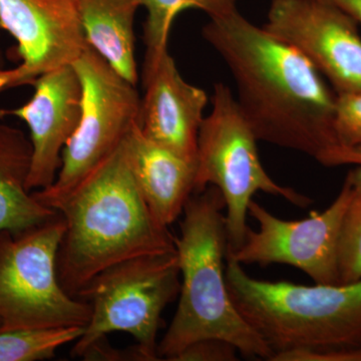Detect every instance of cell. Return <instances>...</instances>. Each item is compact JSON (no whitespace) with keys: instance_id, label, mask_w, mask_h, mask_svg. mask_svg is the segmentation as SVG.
<instances>
[{"instance_id":"8","label":"cell","mask_w":361,"mask_h":361,"mask_svg":"<svg viewBox=\"0 0 361 361\" xmlns=\"http://www.w3.org/2000/svg\"><path fill=\"white\" fill-rule=\"evenodd\" d=\"M73 66L82 82V116L61 154L54 184L33 191L35 198L56 210L116 151L139 116V92L89 44Z\"/></svg>"},{"instance_id":"18","label":"cell","mask_w":361,"mask_h":361,"mask_svg":"<svg viewBox=\"0 0 361 361\" xmlns=\"http://www.w3.org/2000/svg\"><path fill=\"white\" fill-rule=\"evenodd\" d=\"M82 327L0 331V361H37L54 357L61 346L75 342Z\"/></svg>"},{"instance_id":"6","label":"cell","mask_w":361,"mask_h":361,"mask_svg":"<svg viewBox=\"0 0 361 361\" xmlns=\"http://www.w3.org/2000/svg\"><path fill=\"white\" fill-rule=\"evenodd\" d=\"M61 214L20 232H0V331L82 327L90 304L70 295L58 274Z\"/></svg>"},{"instance_id":"22","label":"cell","mask_w":361,"mask_h":361,"mask_svg":"<svg viewBox=\"0 0 361 361\" xmlns=\"http://www.w3.org/2000/svg\"><path fill=\"white\" fill-rule=\"evenodd\" d=\"M271 361H361V346L294 348L274 353Z\"/></svg>"},{"instance_id":"3","label":"cell","mask_w":361,"mask_h":361,"mask_svg":"<svg viewBox=\"0 0 361 361\" xmlns=\"http://www.w3.org/2000/svg\"><path fill=\"white\" fill-rule=\"evenodd\" d=\"M225 201L214 186L192 195L175 237L182 278L178 310L158 343L159 360H173L190 344L206 338L230 342L246 357L270 360L274 351L233 303L226 266Z\"/></svg>"},{"instance_id":"17","label":"cell","mask_w":361,"mask_h":361,"mask_svg":"<svg viewBox=\"0 0 361 361\" xmlns=\"http://www.w3.org/2000/svg\"><path fill=\"white\" fill-rule=\"evenodd\" d=\"M146 7L144 42L147 51H161L168 49L169 37L175 18L182 11L196 8L209 18L223 16L237 8L238 0H141Z\"/></svg>"},{"instance_id":"9","label":"cell","mask_w":361,"mask_h":361,"mask_svg":"<svg viewBox=\"0 0 361 361\" xmlns=\"http://www.w3.org/2000/svg\"><path fill=\"white\" fill-rule=\"evenodd\" d=\"M349 197L346 177L326 210L297 221L280 219L252 200L248 214L259 223V230L248 228L243 245L227 256L240 264L291 265L316 284H338L339 236Z\"/></svg>"},{"instance_id":"11","label":"cell","mask_w":361,"mask_h":361,"mask_svg":"<svg viewBox=\"0 0 361 361\" xmlns=\"http://www.w3.org/2000/svg\"><path fill=\"white\" fill-rule=\"evenodd\" d=\"M0 28L18 42L20 61L0 71V92L73 65L87 45L77 0H0Z\"/></svg>"},{"instance_id":"5","label":"cell","mask_w":361,"mask_h":361,"mask_svg":"<svg viewBox=\"0 0 361 361\" xmlns=\"http://www.w3.org/2000/svg\"><path fill=\"white\" fill-rule=\"evenodd\" d=\"M257 142L230 87L214 85L212 111L199 130L194 194L214 186L222 195L227 209V253L238 250L245 241L249 205L257 192L281 197L300 208L312 203L310 197L278 184L267 174Z\"/></svg>"},{"instance_id":"7","label":"cell","mask_w":361,"mask_h":361,"mask_svg":"<svg viewBox=\"0 0 361 361\" xmlns=\"http://www.w3.org/2000/svg\"><path fill=\"white\" fill-rule=\"evenodd\" d=\"M180 289L177 251L128 259L102 271L77 297L90 304L92 314L71 355L82 357L94 342L120 331L134 337L144 361L159 360L161 313Z\"/></svg>"},{"instance_id":"10","label":"cell","mask_w":361,"mask_h":361,"mask_svg":"<svg viewBox=\"0 0 361 361\" xmlns=\"http://www.w3.org/2000/svg\"><path fill=\"white\" fill-rule=\"evenodd\" d=\"M263 26L300 51L336 94L361 92V35L341 9L322 0H272Z\"/></svg>"},{"instance_id":"24","label":"cell","mask_w":361,"mask_h":361,"mask_svg":"<svg viewBox=\"0 0 361 361\" xmlns=\"http://www.w3.org/2000/svg\"><path fill=\"white\" fill-rule=\"evenodd\" d=\"M336 6L361 26V0H322Z\"/></svg>"},{"instance_id":"15","label":"cell","mask_w":361,"mask_h":361,"mask_svg":"<svg viewBox=\"0 0 361 361\" xmlns=\"http://www.w3.org/2000/svg\"><path fill=\"white\" fill-rule=\"evenodd\" d=\"M32 148L18 128L0 123V232H20L51 218L56 210L27 189Z\"/></svg>"},{"instance_id":"21","label":"cell","mask_w":361,"mask_h":361,"mask_svg":"<svg viewBox=\"0 0 361 361\" xmlns=\"http://www.w3.org/2000/svg\"><path fill=\"white\" fill-rule=\"evenodd\" d=\"M238 349L230 342L217 338L201 339L190 344L172 361L237 360Z\"/></svg>"},{"instance_id":"19","label":"cell","mask_w":361,"mask_h":361,"mask_svg":"<svg viewBox=\"0 0 361 361\" xmlns=\"http://www.w3.org/2000/svg\"><path fill=\"white\" fill-rule=\"evenodd\" d=\"M350 197L338 243V284L361 279V166L348 173Z\"/></svg>"},{"instance_id":"25","label":"cell","mask_w":361,"mask_h":361,"mask_svg":"<svg viewBox=\"0 0 361 361\" xmlns=\"http://www.w3.org/2000/svg\"><path fill=\"white\" fill-rule=\"evenodd\" d=\"M6 56H4V49H2L1 44H0V71L6 70Z\"/></svg>"},{"instance_id":"2","label":"cell","mask_w":361,"mask_h":361,"mask_svg":"<svg viewBox=\"0 0 361 361\" xmlns=\"http://www.w3.org/2000/svg\"><path fill=\"white\" fill-rule=\"evenodd\" d=\"M123 142L56 208L66 223L59 279L75 298L116 263L176 252L174 235L156 219L137 189Z\"/></svg>"},{"instance_id":"4","label":"cell","mask_w":361,"mask_h":361,"mask_svg":"<svg viewBox=\"0 0 361 361\" xmlns=\"http://www.w3.org/2000/svg\"><path fill=\"white\" fill-rule=\"evenodd\" d=\"M225 275L237 310L274 353L361 346V279L313 286L263 281L228 256Z\"/></svg>"},{"instance_id":"12","label":"cell","mask_w":361,"mask_h":361,"mask_svg":"<svg viewBox=\"0 0 361 361\" xmlns=\"http://www.w3.org/2000/svg\"><path fill=\"white\" fill-rule=\"evenodd\" d=\"M32 85V99L18 109H0V120L16 116L30 129L32 155L27 189L33 192L51 187L56 179L61 154L82 116V89L73 65L49 71Z\"/></svg>"},{"instance_id":"20","label":"cell","mask_w":361,"mask_h":361,"mask_svg":"<svg viewBox=\"0 0 361 361\" xmlns=\"http://www.w3.org/2000/svg\"><path fill=\"white\" fill-rule=\"evenodd\" d=\"M334 128L337 146L361 145V92L336 94Z\"/></svg>"},{"instance_id":"1","label":"cell","mask_w":361,"mask_h":361,"mask_svg":"<svg viewBox=\"0 0 361 361\" xmlns=\"http://www.w3.org/2000/svg\"><path fill=\"white\" fill-rule=\"evenodd\" d=\"M202 35L229 68L237 103L258 141L316 161L338 145L336 92L295 47L237 8L210 18Z\"/></svg>"},{"instance_id":"13","label":"cell","mask_w":361,"mask_h":361,"mask_svg":"<svg viewBox=\"0 0 361 361\" xmlns=\"http://www.w3.org/2000/svg\"><path fill=\"white\" fill-rule=\"evenodd\" d=\"M145 96L137 125L155 144L196 163L198 135L208 97L188 84L168 49L146 51L142 65Z\"/></svg>"},{"instance_id":"14","label":"cell","mask_w":361,"mask_h":361,"mask_svg":"<svg viewBox=\"0 0 361 361\" xmlns=\"http://www.w3.org/2000/svg\"><path fill=\"white\" fill-rule=\"evenodd\" d=\"M123 144L142 198L156 219L169 227L182 215L195 193L196 163L149 141L137 123Z\"/></svg>"},{"instance_id":"16","label":"cell","mask_w":361,"mask_h":361,"mask_svg":"<svg viewBox=\"0 0 361 361\" xmlns=\"http://www.w3.org/2000/svg\"><path fill=\"white\" fill-rule=\"evenodd\" d=\"M77 4L87 44L137 85L134 25L141 0H77Z\"/></svg>"},{"instance_id":"23","label":"cell","mask_w":361,"mask_h":361,"mask_svg":"<svg viewBox=\"0 0 361 361\" xmlns=\"http://www.w3.org/2000/svg\"><path fill=\"white\" fill-rule=\"evenodd\" d=\"M326 167H338V166H361V145L360 146H336L327 151L317 161Z\"/></svg>"}]
</instances>
